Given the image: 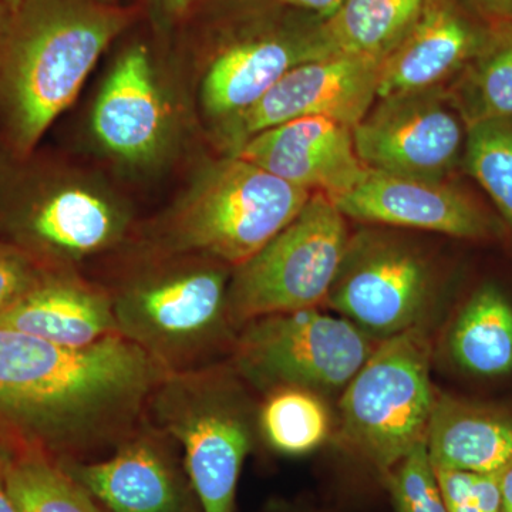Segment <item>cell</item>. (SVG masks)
I'll return each instance as SVG.
<instances>
[{
  "label": "cell",
  "mask_w": 512,
  "mask_h": 512,
  "mask_svg": "<svg viewBox=\"0 0 512 512\" xmlns=\"http://www.w3.org/2000/svg\"><path fill=\"white\" fill-rule=\"evenodd\" d=\"M165 375L119 333L67 348L0 328V446L56 463L110 456L146 421Z\"/></svg>",
  "instance_id": "cell-1"
},
{
  "label": "cell",
  "mask_w": 512,
  "mask_h": 512,
  "mask_svg": "<svg viewBox=\"0 0 512 512\" xmlns=\"http://www.w3.org/2000/svg\"><path fill=\"white\" fill-rule=\"evenodd\" d=\"M134 10L103 0H23L0 33V94L10 140L28 154L82 89Z\"/></svg>",
  "instance_id": "cell-2"
},
{
  "label": "cell",
  "mask_w": 512,
  "mask_h": 512,
  "mask_svg": "<svg viewBox=\"0 0 512 512\" xmlns=\"http://www.w3.org/2000/svg\"><path fill=\"white\" fill-rule=\"evenodd\" d=\"M165 264L110 293L119 335L167 373L187 372L231 356L238 329L228 312L231 276L198 255L164 254Z\"/></svg>",
  "instance_id": "cell-3"
},
{
  "label": "cell",
  "mask_w": 512,
  "mask_h": 512,
  "mask_svg": "<svg viewBox=\"0 0 512 512\" xmlns=\"http://www.w3.org/2000/svg\"><path fill=\"white\" fill-rule=\"evenodd\" d=\"M251 387L232 363L167 373L147 419L181 448L202 512H234L239 477L259 434Z\"/></svg>",
  "instance_id": "cell-4"
},
{
  "label": "cell",
  "mask_w": 512,
  "mask_h": 512,
  "mask_svg": "<svg viewBox=\"0 0 512 512\" xmlns=\"http://www.w3.org/2000/svg\"><path fill=\"white\" fill-rule=\"evenodd\" d=\"M313 192L232 156L205 175L163 229L158 251L238 268L296 217Z\"/></svg>",
  "instance_id": "cell-5"
},
{
  "label": "cell",
  "mask_w": 512,
  "mask_h": 512,
  "mask_svg": "<svg viewBox=\"0 0 512 512\" xmlns=\"http://www.w3.org/2000/svg\"><path fill=\"white\" fill-rule=\"evenodd\" d=\"M431 345L423 326L377 343L340 393L343 443L386 476L426 440L436 406Z\"/></svg>",
  "instance_id": "cell-6"
},
{
  "label": "cell",
  "mask_w": 512,
  "mask_h": 512,
  "mask_svg": "<svg viewBox=\"0 0 512 512\" xmlns=\"http://www.w3.org/2000/svg\"><path fill=\"white\" fill-rule=\"evenodd\" d=\"M376 346L350 320L309 308L249 320L229 362L262 396L281 389L329 396L345 390Z\"/></svg>",
  "instance_id": "cell-7"
},
{
  "label": "cell",
  "mask_w": 512,
  "mask_h": 512,
  "mask_svg": "<svg viewBox=\"0 0 512 512\" xmlns=\"http://www.w3.org/2000/svg\"><path fill=\"white\" fill-rule=\"evenodd\" d=\"M350 241L346 217L322 192H313L285 229L231 276L228 312L239 330L272 313L325 303Z\"/></svg>",
  "instance_id": "cell-8"
},
{
  "label": "cell",
  "mask_w": 512,
  "mask_h": 512,
  "mask_svg": "<svg viewBox=\"0 0 512 512\" xmlns=\"http://www.w3.org/2000/svg\"><path fill=\"white\" fill-rule=\"evenodd\" d=\"M433 298V268L420 249L367 229L350 237L325 305L379 343L421 326Z\"/></svg>",
  "instance_id": "cell-9"
},
{
  "label": "cell",
  "mask_w": 512,
  "mask_h": 512,
  "mask_svg": "<svg viewBox=\"0 0 512 512\" xmlns=\"http://www.w3.org/2000/svg\"><path fill=\"white\" fill-rule=\"evenodd\" d=\"M376 101L353 127L363 165L380 173L446 180L466 146L467 127L456 110L433 90Z\"/></svg>",
  "instance_id": "cell-10"
},
{
  "label": "cell",
  "mask_w": 512,
  "mask_h": 512,
  "mask_svg": "<svg viewBox=\"0 0 512 512\" xmlns=\"http://www.w3.org/2000/svg\"><path fill=\"white\" fill-rule=\"evenodd\" d=\"M383 60L333 55L293 67L254 107L228 121L235 148L268 128L301 117L355 127L377 100Z\"/></svg>",
  "instance_id": "cell-11"
},
{
  "label": "cell",
  "mask_w": 512,
  "mask_h": 512,
  "mask_svg": "<svg viewBox=\"0 0 512 512\" xmlns=\"http://www.w3.org/2000/svg\"><path fill=\"white\" fill-rule=\"evenodd\" d=\"M109 512H202L175 441L146 419L110 456L59 463Z\"/></svg>",
  "instance_id": "cell-12"
},
{
  "label": "cell",
  "mask_w": 512,
  "mask_h": 512,
  "mask_svg": "<svg viewBox=\"0 0 512 512\" xmlns=\"http://www.w3.org/2000/svg\"><path fill=\"white\" fill-rule=\"evenodd\" d=\"M346 218L419 229L448 237L481 239L494 231L493 221L470 195L444 180L403 177L366 168L349 191L330 198Z\"/></svg>",
  "instance_id": "cell-13"
},
{
  "label": "cell",
  "mask_w": 512,
  "mask_h": 512,
  "mask_svg": "<svg viewBox=\"0 0 512 512\" xmlns=\"http://www.w3.org/2000/svg\"><path fill=\"white\" fill-rule=\"evenodd\" d=\"M286 183L329 198L345 194L365 174L353 128L326 117H301L249 137L234 154Z\"/></svg>",
  "instance_id": "cell-14"
},
{
  "label": "cell",
  "mask_w": 512,
  "mask_h": 512,
  "mask_svg": "<svg viewBox=\"0 0 512 512\" xmlns=\"http://www.w3.org/2000/svg\"><path fill=\"white\" fill-rule=\"evenodd\" d=\"M494 32L454 0H429L416 25L384 57L377 99L433 90L473 62Z\"/></svg>",
  "instance_id": "cell-15"
},
{
  "label": "cell",
  "mask_w": 512,
  "mask_h": 512,
  "mask_svg": "<svg viewBox=\"0 0 512 512\" xmlns=\"http://www.w3.org/2000/svg\"><path fill=\"white\" fill-rule=\"evenodd\" d=\"M326 56L319 29L255 33L229 43L205 72L202 104L212 117L232 120L254 107L289 70Z\"/></svg>",
  "instance_id": "cell-16"
},
{
  "label": "cell",
  "mask_w": 512,
  "mask_h": 512,
  "mask_svg": "<svg viewBox=\"0 0 512 512\" xmlns=\"http://www.w3.org/2000/svg\"><path fill=\"white\" fill-rule=\"evenodd\" d=\"M93 130L130 163L150 160L163 146L167 111L146 46H130L117 59L94 107Z\"/></svg>",
  "instance_id": "cell-17"
},
{
  "label": "cell",
  "mask_w": 512,
  "mask_h": 512,
  "mask_svg": "<svg viewBox=\"0 0 512 512\" xmlns=\"http://www.w3.org/2000/svg\"><path fill=\"white\" fill-rule=\"evenodd\" d=\"M0 328L67 348H84L116 335L110 293L74 276H46L0 313Z\"/></svg>",
  "instance_id": "cell-18"
},
{
  "label": "cell",
  "mask_w": 512,
  "mask_h": 512,
  "mask_svg": "<svg viewBox=\"0 0 512 512\" xmlns=\"http://www.w3.org/2000/svg\"><path fill=\"white\" fill-rule=\"evenodd\" d=\"M426 443L434 467L498 473L512 463V413L437 394Z\"/></svg>",
  "instance_id": "cell-19"
},
{
  "label": "cell",
  "mask_w": 512,
  "mask_h": 512,
  "mask_svg": "<svg viewBox=\"0 0 512 512\" xmlns=\"http://www.w3.org/2000/svg\"><path fill=\"white\" fill-rule=\"evenodd\" d=\"M127 217L113 202L86 188L47 195L29 212L26 231L50 254L80 261L119 244Z\"/></svg>",
  "instance_id": "cell-20"
},
{
  "label": "cell",
  "mask_w": 512,
  "mask_h": 512,
  "mask_svg": "<svg viewBox=\"0 0 512 512\" xmlns=\"http://www.w3.org/2000/svg\"><path fill=\"white\" fill-rule=\"evenodd\" d=\"M451 359L468 375L501 377L512 373V303L500 288H478L448 330Z\"/></svg>",
  "instance_id": "cell-21"
},
{
  "label": "cell",
  "mask_w": 512,
  "mask_h": 512,
  "mask_svg": "<svg viewBox=\"0 0 512 512\" xmlns=\"http://www.w3.org/2000/svg\"><path fill=\"white\" fill-rule=\"evenodd\" d=\"M429 0H343L319 28L326 55L383 60L416 25Z\"/></svg>",
  "instance_id": "cell-22"
},
{
  "label": "cell",
  "mask_w": 512,
  "mask_h": 512,
  "mask_svg": "<svg viewBox=\"0 0 512 512\" xmlns=\"http://www.w3.org/2000/svg\"><path fill=\"white\" fill-rule=\"evenodd\" d=\"M5 481L19 512H104L59 463L36 451L10 453Z\"/></svg>",
  "instance_id": "cell-23"
},
{
  "label": "cell",
  "mask_w": 512,
  "mask_h": 512,
  "mask_svg": "<svg viewBox=\"0 0 512 512\" xmlns=\"http://www.w3.org/2000/svg\"><path fill=\"white\" fill-rule=\"evenodd\" d=\"M259 434L276 453L303 456L322 446L330 433V416L322 396L303 389L265 394L259 404Z\"/></svg>",
  "instance_id": "cell-24"
},
{
  "label": "cell",
  "mask_w": 512,
  "mask_h": 512,
  "mask_svg": "<svg viewBox=\"0 0 512 512\" xmlns=\"http://www.w3.org/2000/svg\"><path fill=\"white\" fill-rule=\"evenodd\" d=\"M467 67L461 92L467 124L512 120V25L498 26L490 43Z\"/></svg>",
  "instance_id": "cell-25"
},
{
  "label": "cell",
  "mask_w": 512,
  "mask_h": 512,
  "mask_svg": "<svg viewBox=\"0 0 512 512\" xmlns=\"http://www.w3.org/2000/svg\"><path fill=\"white\" fill-rule=\"evenodd\" d=\"M463 161L512 229V120L467 124Z\"/></svg>",
  "instance_id": "cell-26"
},
{
  "label": "cell",
  "mask_w": 512,
  "mask_h": 512,
  "mask_svg": "<svg viewBox=\"0 0 512 512\" xmlns=\"http://www.w3.org/2000/svg\"><path fill=\"white\" fill-rule=\"evenodd\" d=\"M397 512H448L426 440L386 474Z\"/></svg>",
  "instance_id": "cell-27"
},
{
  "label": "cell",
  "mask_w": 512,
  "mask_h": 512,
  "mask_svg": "<svg viewBox=\"0 0 512 512\" xmlns=\"http://www.w3.org/2000/svg\"><path fill=\"white\" fill-rule=\"evenodd\" d=\"M40 274L28 255L10 245L0 244V313L39 285Z\"/></svg>",
  "instance_id": "cell-28"
},
{
  "label": "cell",
  "mask_w": 512,
  "mask_h": 512,
  "mask_svg": "<svg viewBox=\"0 0 512 512\" xmlns=\"http://www.w3.org/2000/svg\"><path fill=\"white\" fill-rule=\"evenodd\" d=\"M436 474L448 512H480L473 493V474L437 467Z\"/></svg>",
  "instance_id": "cell-29"
},
{
  "label": "cell",
  "mask_w": 512,
  "mask_h": 512,
  "mask_svg": "<svg viewBox=\"0 0 512 512\" xmlns=\"http://www.w3.org/2000/svg\"><path fill=\"white\" fill-rule=\"evenodd\" d=\"M473 474V473H471ZM501 471L473 474V493L478 511L501 512Z\"/></svg>",
  "instance_id": "cell-30"
},
{
  "label": "cell",
  "mask_w": 512,
  "mask_h": 512,
  "mask_svg": "<svg viewBox=\"0 0 512 512\" xmlns=\"http://www.w3.org/2000/svg\"><path fill=\"white\" fill-rule=\"evenodd\" d=\"M481 16L498 23L512 25V0H470Z\"/></svg>",
  "instance_id": "cell-31"
},
{
  "label": "cell",
  "mask_w": 512,
  "mask_h": 512,
  "mask_svg": "<svg viewBox=\"0 0 512 512\" xmlns=\"http://www.w3.org/2000/svg\"><path fill=\"white\" fill-rule=\"evenodd\" d=\"M278 2L291 8L308 10L316 13L319 18L328 20L338 12L343 0H278Z\"/></svg>",
  "instance_id": "cell-32"
},
{
  "label": "cell",
  "mask_w": 512,
  "mask_h": 512,
  "mask_svg": "<svg viewBox=\"0 0 512 512\" xmlns=\"http://www.w3.org/2000/svg\"><path fill=\"white\" fill-rule=\"evenodd\" d=\"M10 458L8 448L0 446V512H19L6 488L5 473Z\"/></svg>",
  "instance_id": "cell-33"
},
{
  "label": "cell",
  "mask_w": 512,
  "mask_h": 512,
  "mask_svg": "<svg viewBox=\"0 0 512 512\" xmlns=\"http://www.w3.org/2000/svg\"><path fill=\"white\" fill-rule=\"evenodd\" d=\"M158 9L164 13L168 18H181L185 15L191 6L194 5L195 0H156Z\"/></svg>",
  "instance_id": "cell-34"
},
{
  "label": "cell",
  "mask_w": 512,
  "mask_h": 512,
  "mask_svg": "<svg viewBox=\"0 0 512 512\" xmlns=\"http://www.w3.org/2000/svg\"><path fill=\"white\" fill-rule=\"evenodd\" d=\"M501 512H512V463L501 471Z\"/></svg>",
  "instance_id": "cell-35"
},
{
  "label": "cell",
  "mask_w": 512,
  "mask_h": 512,
  "mask_svg": "<svg viewBox=\"0 0 512 512\" xmlns=\"http://www.w3.org/2000/svg\"><path fill=\"white\" fill-rule=\"evenodd\" d=\"M10 18H12V10L3 0H0V33L8 28Z\"/></svg>",
  "instance_id": "cell-36"
},
{
  "label": "cell",
  "mask_w": 512,
  "mask_h": 512,
  "mask_svg": "<svg viewBox=\"0 0 512 512\" xmlns=\"http://www.w3.org/2000/svg\"><path fill=\"white\" fill-rule=\"evenodd\" d=\"M3 2H5L6 5L9 6V9L12 10V12H13V10H16L19 8V5H20V3L23 2V0H3Z\"/></svg>",
  "instance_id": "cell-37"
},
{
  "label": "cell",
  "mask_w": 512,
  "mask_h": 512,
  "mask_svg": "<svg viewBox=\"0 0 512 512\" xmlns=\"http://www.w3.org/2000/svg\"><path fill=\"white\" fill-rule=\"evenodd\" d=\"M103 2L111 3V2H113V0H103Z\"/></svg>",
  "instance_id": "cell-38"
},
{
  "label": "cell",
  "mask_w": 512,
  "mask_h": 512,
  "mask_svg": "<svg viewBox=\"0 0 512 512\" xmlns=\"http://www.w3.org/2000/svg\"><path fill=\"white\" fill-rule=\"evenodd\" d=\"M275 512H286V511H284V510H281V511H275Z\"/></svg>",
  "instance_id": "cell-39"
},
{
  "label": "cell",
  "mask_w": 512,
  "mask_h": 512,
  "mask_svg": "<svg viewBox=\"0 0 512 512\" xmlns=\"http://www.w3.org/2000/svg\"><path fill=\"white\" fill-rule=\"evenodd\" d=\"M195 2H197V0H195Z\"/></svg>",
  "instance_id": "cell-40"
}]
</instances>
